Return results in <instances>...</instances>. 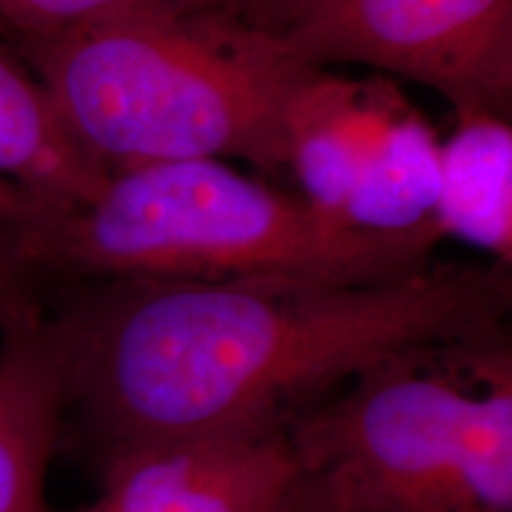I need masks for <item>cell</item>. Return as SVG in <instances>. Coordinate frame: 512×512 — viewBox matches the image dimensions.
<instances>
[{
	"label": "cell",
	"mask_w": 512,
	"mask_h": 512,
	"mask_svg": "<svg viewBox=\"0 0 512 512\" xmlns=\"http://www.w3.org/2000/svg\"><path fill=\"white\" fill-rule=\"evenodd\" d=\"M264 512H342L328 486L318 477L304 475L297 470V475L290 484L280 491V496L268 505Z\"/></svg>",
	"instance_id": "5bb4252c"
},
{
	"label": "cell",
	"mask_w": 512,
	"mask_h": 512,
	"mask_svg": "<svg viewBox=\"0 0 512 512\" xmlns=\"http://www.w3.org/2000/svg\"><path fill=\"white\" fill-rule=\"evenodd\" d=\"M83 512H264L297 475L287 432L147 446L100 467Z\"/></svg>",
	"instance_id": "8992f818"
},
{
	"label": "cell",
	"mask_w": 512,
	"mask_h": 512,
	"mask_svg": "<svg viewBox=\"0 0 512 512\" xmlns=\"http://www.w3.org/2000/svg\"><path fill=\"white\" fill-rule=\"evenodd\" d=\"M437 197L439 138L408 105L387 128L339 219L368 233H413L434 223Z\"/></svg>",
	"instance_id": "8fae6325"
},
{
	"label": "cell",
	"mask_w": 512,
	"mask_h": 512,
	"mask_svg": "<svg viewBox=\"0 0 512 512\" xmlns=\"http://www.w3.org/2000/svg\"><path fill=\"white\" fill-rule=\"evenodd\" d=\"M259 22L309 67L363 64L456 114H510L512 0H273Z\"/></svg>",
	"instance_id": "5b68a950"
},
{
	"label": "cell",
	"mask_w": 512,
	"mask_h": 512,
	"mask_svg": "<svg viewBox=\"0 0 512 512\" xmlns=\"http://www.w3.org/2000/svg\"><path fill=\"white\" fill-rule=\"evenodd\" d=\"M273 0H0V29L15 41L48 36L86 19L140 5H200L249 12L259 19Z\"/></svg>",
	"instance_id": "7c38bea8"
},
{
	"label": "cell",
	"mask_w": 512,
	"mask_h": 512,
	"mask_svg": "<svg viewBox=\"0 0 512 512\" xmlns=\"http://www.w3.org/2000/svg\"><path fill=\"white\" fill-rule=\"evenodd\" d=\"M48 214L53 211L38 202L31 192L0 176V230L17 235L46 219Z\"/></svg>",
	"instance_id": "9a60e30c"
},
{
	"label": "cell",
	"mask_w": 512,
	"mask_h": 512,
	"mask_svg": "<svg viewBox=\"0 0 512 512\" xmlns=\"http://www.w3.org/2000/svg\"><path fill=\"white\" fill-rule=\"evenodd\" d=\"M408 105L382 76L349 79L311 69L285 114V169L297 178L304 200L339 219L387 128Z\"/></svg>",
	"instance_id": "ba28073f"
},
{
	"label": "cell",
	"mask_w": 512,
	"mask_h": 512,
	"mask_svg": "<svg viewBox=\"0 0 512 512\" xmlns=\"http://www.w3.org/2000/svg\"><path fill=\"white\" fill-rule=\"evenodd\" d=\"M510 268L432 264L382 283L86 280L48 306L67 415L95 470L181 441L287 432L384 358L508 325Z\"/></svg>",
	"instance_id": "6da1fadb"
},
{
	"label": "cell",
	"mask_w": 512,
	"mask_h": 512,
	"mask_svg": "<svg viewBox=\"0 0 512 512\" xmlns=\"http://www.w3.org/2000/svg\"><path fill=\"white\" fill-rule=\"evenodd\" d=\"M36 278L382 283L432 266L439 228L401 235L347 226L221 159L117 171L100 195L15 235Z\"/></svg>",
	"instance_id": "3957f363"
},
{
	"label": "cell",
	"mask_w": 512,
	"mask_h": 512,
	"mask_svg": "<svg viewBox=\"0 0 512 512\" xmlns=\"http://www.w3.org/2000/svg\"><path fill=\"white\" fill-rule=\"evenodd\" d=\"M41 285L19 254L15 233L0 230V311L24 299L41 297Z\"/></svg>",
	"instance_id": "4fadbf2b"
},
{
	"label": "cell",
	"mask_w": 512,
	"mask_h": 512,
	"mask_svg": "<svg viewBox=\"0 0 512 512\" xmlns=\"http://www.w3.org/2000/svg\"><path fill=\"white\" fill-rule=\"evenodd\" d=\"M67 415V361L41 297L0 311V512H50L46 479Z\"/></svg>",
	"instance_id": "52a82bcc"
},
{
	"label": "cell",
	"mask_w": 512,
	"mask_h": 512,
	"mask_svg": "<svg viewBox=\"0 0 512 512\" xmlns=\"http://www.w3.org/2000/svg\"><path fill=\"white\" fill-rule=\"evenodd\" d=\"M64 131L107 174L181 159L285 169V114L311 72L254 15L140 5L17 41Z\"/></svg>",
	"instance_id": "7a4b0ae2"
},
{
	"label": "cell",
	"mask_w": 512,
	"mask_h": 512,
	"mask_svg": "<svg viewBox=\"0 0 512 512\" xmlns=\"http://www.w3.org/2000/svg\"><path fill=\"white\" fill-rule=\"evenodd\" d=\"M0 176L31 192L53 214L95 200L110 181V174L64 131L41 83L3 46Z\"/></svg>",
	"instance_id": "30bf717a"
},
{
	"label": "cell",
	"mask_w": 512,
	"mask_h": 512,
	"mask_svg": "<svg viewBox=\"0 0 512 512\" xmlns=\"http://www.w3.org/2000/svg\"><path fill=\"white\" fill-rule=\"evenodd\" d=\"M441 238H458L512 266V128L491 112L456 114V128L439 140Z\"/></svg>",
	"instance_id": "9c48e42d"
},
{
	"label": "cell",
	"mask_w": 512,
	"mask_h": 512,
	"mask_svg": "<svg viewBox=\"0 0 512 512\" xmlns=\"http://www.w3.org/2000/svg\"><path fill=\"white\" fill-rule=\"evenodd\" d=\"M287 441L342 512H512L508 325L384 358Z\"/></svg>",
	"instance_id": "277c9868"
}]
</instances>
